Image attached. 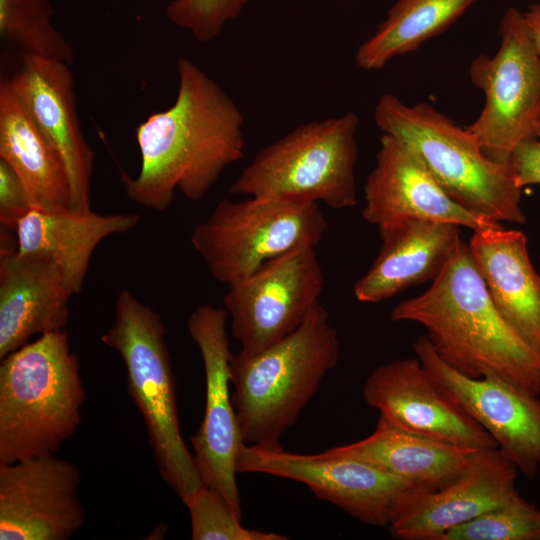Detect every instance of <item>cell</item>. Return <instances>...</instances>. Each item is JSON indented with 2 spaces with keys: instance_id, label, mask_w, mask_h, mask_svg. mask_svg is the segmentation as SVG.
<instances>
[{
  "instance_id": "obj_14",
  "label": "cell",
  "mask_w": 540,
  "mask_h": 540,
  "mask_svg": "<svg viewBox=\"0 0 540 540\" xmlns=\"http://www.w3.org/2000/svg\"><path fill=\"white\" fill-rule=\"evenodd\" d=\"M81 473L54 455L0 463V540H67L85 522Z\"/></svg>"
},
{
  "instance_id": "obj_2",
  "label": "cell",
  "mask_w": 540,
  "mask_h": 540,
  "mask_svg": "<svg viewBox=\"0 0 540 540\" xmlns=\"http://www.w3.org/2000/svg\"><path fill=\"white\" fill-rule=\"evenodd\" d=\"M390 319L422 325L439 357L459 373L498 377L540 395V356L497 311L467 243L460 242L429 289L398 303Z\"/></svg>"
},
{
  "instance_id": "obj_22",
  "label": "cell",
  "mask_w": 540,
  "mask_h": 540,
  "mask_svg": "<svg viewBox=\"0 0 540 540\" xmlns=\"http://www.w3.org/2000/svg\"><path fill=\"white\" fill-rule=\"evenodd\" d=\"M139 221L136 213L100 214L92 209L49 212L32 208L17 224V253L49 259L79 294L100 242L131 231Z\"/></svg>"
},
{
  "instance_id": "obj_9",
  "label": "cell",
  "mask_w": 540,
  "mask_h": 540,
  "mask_svg": "<svg viewBox=\"0 0 540 540\" xmlns=\"http://www.w3.org/2000/svg\"><path fill=\"white\" fill-rule=\"evenodd\" d=\"M499 36L496 54H480L469 66L484 105L467 128L488 158L509 163L515 148L540 127V55L515 7L502 17Z\"/></svg>"
},
{
  "instance_id": "obj_3",
  "label": "cell",
  "mask_w": 540,
  "mask_h": 540,
  "mask_svg": "<svg viewBox=\"0 0 540 540\" xmlns=\"http://www.w3.org/2000/svg\"><path fill=\"white\" fill-rule=\"evenodd\" d=\"M339 339L317 302L292 333L254 356L233 354L232 402L243 443L280 446L339 361Z\"/></svg>"
},
{
  "instance_id": "obj_16",
  "label": "cell",
  "mask_w": 540,
  "mask_h": 540,
  "mask_svg": "<svg viewBox=\"0 0 540 540\" xmlns=\"http://www.w3.org/2000/svg\"><path fill=\"white\" fill-rule=\"evenodd\" d=\"M516 465L498 448L475 450L445 486L408 495L394 509L388 529L400 540H441L455 526L519 494Z\"/></svg>"
},
{
  "instance_id": "obj_20",
  "label": "cell",
  "mask_w": 540,
  "mask_h": 540,
  "mask_svg": "<svg viewBox=\"0 0 540 540\" xmlns=\"http://www.w3.org/2000/svg\"><path fill=\"white\" fill-rule=\"evenodd\" d=\"M462 227L408 219L378 227L381 246L372 266L354 286L360 302L377 303L434 281L455 253Z\"/></svg>"
},
{
  "instance_id": "obj_29",
  "label": "cell",
  "mask_w": 540,
  "mask_h": 540,
  "mask_svg": "<svg viewBox=\"0 0 540 540\" xmlns=\"http://www.w3.org/2000/svg\"><path fill=\"white\" fill-rule=\"evenodd\" d=\"M251 0H172L166 16L199 42L216 38L224 26L237 18Z\"/></svg>"
},
{
  "instance_id": "obj_19",
  "label": "cell",
  "mask_w": 540,
  "mask_h": 540,
  "mask_svg": "<svg viewBox=\"0 0 540 540\" xmlns=\"http://www.w3.org/2000/svg\"><path fill=\"white\" fill-rule=\"evenodd\" d=\"M73 295L49 259L18 253L0 258V359L35 335L65 329Z\"/></svg>"
},
{
  "instance_id": "obj_21",
  "label": "cell",
  "mask_w": 540,
  "mask_h": 540,
  "mask_svg": "<svg viewBox=\"0 0 540 540\" xmlns=\"http://www.w3.org/2000/svg\"><path fill=\"white\" fill-rule=\"evenodd\" d=\"M468 247L497 311L540 356V274L520 230L473 232Z\"/></svg>"
},
{
  "instance_id": "obj_25",
  "label": "cell",
  "mask_w": 540,
  "mask_h": 540,
  "mask_svg": "<svg viewBox=\"0 0 540 540\" xmlns=\"http://www.w3.org/2000/svg\"><path fill=\"white\" fill-rule=\"evenodd\" d=\"M477 0H398L385 20L356 50L366 71L385 67L397 56L418 50L457 21Z\"/></svg>"
},
{
  "instance_id": "obj_15",
  "label": "cell",
  "mask_w": 540,
  "mask_h": 540,
  "mask_svg": "<svg viewBox=\"0 0 540 540\" xmlns=\"http://www.w3.org/2000/svg\"><path fill=\"white\" fill-rule=\"evenodd\" d=\"M412 347L422 365L493 437L518 472L535 479L540 471V395L498 377L470 378L459 373L439 357L426 335Z\"/></svg>"
},
{
  "instance_id": "obj_23",
  "label": "cell",
  "mask_w": 540,
  "mask_h": 540,
  "mask_svg": "<svg viewBox=\"0 0 540 540\" xmlns=\"http://www.w3.org/2000/svg\"><path fill=\"white\" fill-rule=\"evenodd\" d=\"M0 159L21 179L32 208L49 212L72 209L66 168L8 78L0 82Z\"/></svg>"
},
{
  "instance_id": "obj_28",
  "label": "cell",
  "mask_w": 540,
  "mask_h": 540,
  "mask_svg": "<svg viewBox=\"0 0 540 540\" xmlns=\"http://www.w3.org/2000/svg\"><path fill=\"white\" fill-rule=\"evenodd\" d=\"M191 519L193 540H285L274 532L245 528L215 490L202 485L183 500Z\"/></svg>"
},
{
  "instance_id": "obj_18",
  "label": "cell",
  "mask_w": 540,
  "mask_h": 540,
  "mask_svg": "<svg viewBox=\"0 0 540 540\" xmlns=\"http://www.w3.org/2000/svg\"><path fill=\"white\" fill-rule=\"evenodd\" d=\"M8 80L66 168L72 209L90 210L94 152L80 127L69 64L22 55L19 69Z\"/></svg>"
},
{
  "instance_id": "obj_31",
  "label": "cell",
  "mask_w": 540,
  "mask_h": 540,
  "mask_svg": "<svg viewBox=\"0 0 540 540\" xmlns=\"http://www.w3.org/2000/svg\"><path fill=\"white\" fill-rule=\"evenodd\" d=\"M516 184L526 186L540 184V127L533 137L521 142L509 161Z\"/></svg>"
},
{
  "instance_id": "obj_5",
  "label": "cell",
  "mask_w": 540,
  "mask_h": 540,
  "mask_svg": "<svg viewBox=\"0 0 540 540\" xmlns=\"http://www.w3.org/2000/svg\"><path fill=\"white\" fill-rule=\"evenodd\" d=\"M383 134L412 148L457 203L496 222L524 224L522 189L510 163L488 158L468 130L427 103L409 105L383 94L374 109Z\"/></svg>"
},
{
  "instance_id": "obj_27",
  "label": "cell",
  "mask_w": 540,
  "mask_h": 540,
  "mask_svg": "<svg viewBox=\"0 0 540 540\" xmlns=\"http://www.w3.org/2000/svg\"><path fill=\"white\" fill-rule=\"evenodd\" d=\"M441 540H540V510L517 494L453 527Z\"/></svg>"
},
{
  "instance_id": "obj_10",
  "label": "cell",
  "mask_w": 540,
  "mask_h": 540,
  "mask_svg": "<svg viewBox=\"0 0 540 540\" xmlns=\"http://www.w3.org/2000/svg\"><path fill=\"white\" fill-rule=\"evenodd\" d=\"M237 473H262L294 480L353 518L387 528L401 501L416 485L368 463L326 453L298 454L243 443L236 457Z\"/></svg>"
},
{
  "instance_id": "obj_8",
  "label": "cell",
  "mask_w": 540,
  "mask_h": 540,
  "mask_svg": "<svg viewBox=\"0 0 540 540\" xmlns=\"http://www.w3.org/2000/svg\"><path fill=\"white\" fill-rule=\"evenodd\" d=\"M327 227L317 203L247 197L220 201L190 241L211 275L228 285L288 252L315 248Z\"/></svg>"
},
{
  "instance_id": "obj_11",
  "label": "cell",
  "mask_w": 540,
  "mask_h": 540,
  "mask_svg": "<svg viewBox=\"0 0 540 540\" xmlns=\"http://www.w3.org/2000/svg\"><path fill=\"white\" fill-rule=\"evenodd\" d=\"M323 287L314 247L288 252L228 284L223 304L240 353L257 355L296 330L319 302Z\"/></svg>"
},
{
  "instance_id": "obj_1",
  "label": "cell",
  "mask_w": 540,
  "mask_h": 540,
  "mask_svg": "<svg viewBox=\"0 0 540 540\" xmlns=\"http://www.w3.org/2000/svg\"><path fill=\"white\" fill-rule=\"evenodd\" d=\"M178 91L168 109L136 128L140 169L122 174L126 195L136 204L165 211L176 190L202 199L244 152L243 114L232 98L199 66L177 60Z\"/></svg>"
},
{
  "instance_id": "obj_32",
  "label": "cell",
  "mask_w": 540,
  "mask_h": 540,
  "mask_svg": "<svg viewBox=\"0 0 540 540\" xmlns=\"http://www.w3.org/2000/svg\"><path fill=\"white\" fill-rule=\"evenodd\" d=\"M522 13L529 35L540 55V2L529 5Z\"/></svg>"
},
{
  "instance_id": "obj_4",
  "label": "cell",
  "mask_w": 540,
  "mask_h": 540,
  "mask_svg": "<svg viewBox=\"0 0 540 540\" xmlns=\"http://www.w3.org/2000/svg\"><path fill=\"white\" fill-rule=\"evenodd\" d=\"M0 360V463L54 455L75 434L85 400L66 330Z\"/></svg>"
},
{
  "instance_id": "obj_17",
  "label": "cell",
  "mask_w": 540,
  "mask_h": 540,
  "mask_svg": "<svg viewBox=\"0 0 540 540\" xmlns=\"http://www.w3.org/2000/svg\"><path fill=\"white\" fill-rule=\"evenodd\" d=\"M364 201L362 216L377 227L408 219L453 223L473 232L502 226L457 203L417 153L388 134L380 138Z\"/></svg>"
},
{
  "instance_id": "obj_24",
  "label": "cell",
  "mask_w": 540,
  "mask_h": 540,
  "mask_svg": "<svg viewBox=\"0 0 540 540\" xmlns=\"http://www.w3.org/2000/svg\"><path fill=\"white\" fill-rule=\"evenodd\" d=\"M474 451L405 431L380 416L366 438L325 452L368 463L432 491L455 479Z\"/></svg>"
},
{
  "instance_id": "obj_6",
  "label": "cell",
  "mask_w": 540,
  "mask_h": 540,
  "mask_svg": "<svg viewBox=\"0 0 540 540\" xmlns=\"http://www.w3.org/2000/svg\"><path fill=\"white\" fill-rule=\"evenodd\" d=\"M100 340L121 356L128 393L144 419L159 473L183 501L203 482L181 434L161 316L124 289L115 300L113 323Z\"/></svg>"
},
{
  "instance_id": "obj_30",
  "label": "cell",
  "mask_w": 540,
  "mask_h": 540,
  "mask_svg": "<svg viewBox=\"0 0 540 540\" xmlns=\"http://www.w3.org/2000/svg\"><path fill=\"white\" fill-rule=\"evenodd\" d=\"M32 209L25 187L12 169L0 159V225L15 232L19 220Z\"/></svg>"
},
{
  "instance_id": "obj_12",
  "label": "cell",
  "mask_w": 540,
  "mask_h": 540,
  "mask_svg": "<svg viewBox=\"0 0 540 540\" xmlns=\"http://www.w3.org/2000/svg\"><path fill=\"white\" fill-rule=\"evenodd\" d=\"M227 318L224 307L204 304L187 319L188 332L199 348L205 373V411L191 445L203 484L217 491L241 518L236 457L243 441L230 394L233 353L226 331Z\"/></svg>"
},
{
  "instance_id": "obj_26",
  "label": "cell",
  "mask_w": 540,
  "mask_h": 540,
  "mask_svg": "<svg viewBox=\"0 0 540 540\" xmlns=\"http://www.w3.org/2000/svg\"><path fill=\"white\" fill-rule=\"evenodd\" d=\"M49 0H0V35L19 47L23 55L71 64L70 43L53 26Z\"/></svg>"
},
{
  "instance_id": "obj_13",
  "label": "cell",
  "mask_w": 540,
  "mask_h": 540,
  "mask_svg": "<svg viewBox=\"0 0 540 540\" xmlns=\"http://www.w3.org/2000/svg\"><path fill=\"white\" fill-rule=\"evenodd\" d=\"M362 394L380 416L405 431L471 450L498 448L417 357L376 367Z\"/></svg>"
},
{
  "instance_id": "obj_7",
  "label": "cell",
  "mask_w": 540,
  "mask_h": 540,
  "mask_svg": "<svg viewBox=\"0 0 540 540\" xmlns=\"http://www.w3.org/2000/svg\"><path fill=\"white\" fill-rule=\"evenodd\" d=\"M354 112L300 124L261 149L229 187L232 195L296 203L324 202L334 209L357 204Z\"/></svg>"
}]
</instances>
